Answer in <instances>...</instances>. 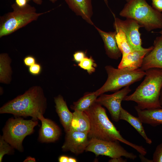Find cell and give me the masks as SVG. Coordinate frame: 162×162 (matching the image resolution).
Listing matches in <instances>:
<instances>
[{
  "mask_svg": "<svg viewBox=\"0 0 162 162\" xmlns=\"http://www.w3.org/2000/svg\"><path fill=\"white\" fill-rule=\"evenodd\" d=\"M56 111L65 132L70 130L73 117L63 97L59 95L54 98Z\"/></svg>",
  "mask_w": 162,
  "mask_h": 162,
  "instance_id": "obj_17",
  "label": "cell"
},
{
  "mask_svg": "<svg viewBox=\"0 0 162 162\" xmlns=\"http://www.w3.org/2000/svg\"><path fill=\"white\" fill-rule=\"evenodd\" d=\"M69 7L77 15L88 23L94 26L91 20L93 9L91 0H64Z\"/></svg>",
  "mask_w": 162,
  "mask_h": 162,
  "instance_id": "obj_15",
  "label": "cell"
},
{
  "mask_svg": "<svg viewBox=\"0 0 162 162\" xmlns=\"http://www.w3.org/2000/svg\"><path fill=\"white\" fill-rule=\"evenodd\" d=\"M158 33H160L161 34H162V30L160 31V32H158Z\"/></svg>",
  "mask_w": 162,
  "mask_h": 162,
  "instance_id": "obj_41",
  "label": "cell"
},
{
  "mask_svg": "<svg viewBox=\"0 0 162 162\" xmlns=\"http://www.w3.org/2000/svg\"><path fill=\"white\" fill-rule=\"evenodd\" d=\"M90 128V122L87 114L84 112L74 111L69 130L88 133Z\"/></svg>",
  "mask_w": 162,
  "mask_h": 162,
  "instance_id": "obj_20",
  "label": "cell"
},
{
  "mask_svg": "<svg viewBox=\"0 0 162 162\" xmlns=\"http://www.w3.org/2000/svg\"><path fill=\"white\" fill-rule=\"evenodd\" d=\"M47 106L43 88L34 86L4 104L0 108V113L11 114L17 117L31 116L37 120L45 113Z\"/></svg>",
  "mask_w": 162,
  "mask_h": 162,
  "instance_id": "obj_1",
  "label": "cell"
},
{
  "mask_svg": "<svg viewBox=\"0 0 162 162\" xmlns=\"http://www.w3.org/2000/svg\"><path fill=\"white\" fill-rule=\"evenodd\" d=\"M152 7L160 12L162 11V0H154L152 3Z\"/></svg>",
  "mask_w": 162,
  "mask_h": 162,
  "instance_id": "obj_30",
  "label": "cell"
},
{
  "mask_svg": "<svg viewBox=\"0 0 162 162\" xmlns=\"http://www.w3.org/2000/svg\"><path fill=\"white\" fill-rule=\"evenodd\" d=\"M14 148L5 141L2 136L0 137V162L2 161L3 156L5 154H13Z\"/></svg>",
  "mask_w": 162,
  "mask_h": 162,
  "instance_id": "obj_25",
  "label": "cell"
},
{
  "mask_svg": "<svg viewBox=\"0 0 162 162\" xmlns=\"http://www.w3.org/2000/svg\"><path fill=\"white\" fill-rule=\"evenodd\" d=\"M159 100L160 104L162 106V87L160 93Z\"/></svg>",
  "mask_w": 162,
  "mask_h": 162,
  "instance_id": "obj_38",
  "label": "cell"
},
{
  "mask_svg": "<svg viewBox=\"0 0 162 162\" xmlns=\"http://www.w3.org/2000/svg\"><path fill=\"white\" fill-rule=\"evenodd\" d=\"M42 67L40 64L36 63L28 67V70L29 73L33 75H38L41 71Z\"/></svg>",
  "mask_w": 162,
  "mask_h": 162,
  "instance_id": "obj_27",
  "label": "cell"
},
{
  "mask_svg": "<svg viewBox=\"0 0 162 162\" xmlns=\"http://www.w3.org/2000/svg\"><path fill=\"white\" fill-rule=\"evenodd\" d=\"M78 65L81 68L86 70L89 74L94 72L95 68L97 66L96 64L92 57H86L78 64Z\"/></svg>",
  "mask_w": 162,
  "mask_h": 162,
  "instance_id": "obj_24",
  "label": "cell"
},
{
  "mask_svg": "<svg viewBox=\"0 0 162 162\" xmlns=\"http://www.w3.org/2000/svg\"></svg>",
  "mask_w": 162,
  "mask_h": 162,
  "instance_id": "obj_44",
  "label": "cell"
},
{
  "mask_svg": "<svg viewBox=\"0 0 162 162\" xmlns=\"http://www.w3.org/2000/svg\"><path fill=\"white\" fill-rule=\"evenodd\" d=\"M66 133L65 141L62 147L63 151H70L76 155L85 151L89 140L88 132L69 130Z\"/></svg>",
  "mask_w": 162,
  "mask_h": 162,
  "instance_id": "obj_11",
  "label": "cell"
},
{
  "mask_svg": "<svg viewBox=\"0 0 162 162\" xmlns=\"http://www.w3.org/2000/svg\"><path fill=\"white\" fill-rule=\"evenodd\" d=\"M105 68L107 74L104 84L95 92L98 96L108 92L117 91L121 88L130 86L141 80L145 75L146 71L139 68L130 70L126 68H116L107 65Z\"/></svg>",
  "mask_w": 162,
  "mask_h": 162,
  "instance_id": "obj_6",
  "label": "cell"
},
{
  "mask_svg": "<svg viewBox=\"0 0 162 162\" xmlns=\"http://www.w3.org/2000/svg\"><path fill=\"white\" fill-rule=\"evenodd\" d=\"M37 120H25L20 117L10 118L4 127L2 136L4 140L20 152L23 151L22 145L25 138L32 134L38 125Z\"/></svg>",
  "mask_w": 162,
  "mask_h": 162,
  "instance_id": "obj_7",
  "label": "cell"
},
{
  "mask_svg": "<svg viewBox=\"0 0 162 162\" xmlns=\"http://www.w3.org/2000/svg\"><path fill=\"white\" fill-rule=\"evenodd\" d=\"M114 28H118L125 33L128 44L132 51L143 50L139 29L142 27L134 20L127 18L125 20L115 17Z\"/></svg>",
  "mask_w": 162,
  "mask_h": 162,
  "instance_id": "obj_9",
  "label": "cell"
},
{
  "mask_svg": "<svg viewBox=\"0 0 162 162\" xmlns=\"http://www.w3.org/2000/svg\"><path fill=\"white\" fill-rule=\"evenodd\" d=\"M13 11L0 17V38L9 35L49 12L37 13L35 8L27 4L20 7L16 3L11 5Z\"/></svg>",
  "mask_w": 162,
  "mask_h": 162,
  "instance_id": "obj_5",
  "label": "cell"
},
{
  "mask_svg": "<svg viewBox=\"0 0 162 162\" xmlns=\"http://www.w3.org/2000/svg\"><path fill=\"white\" fill-rule=\"evenodd\" d=\"M152 0L153 1V0Z\"/></svg>",
  "mask_w": 162,
  "mask_h": 162,
  "instance_id": "obj_43",
  "label": "cell"
},
{
  "mask_svg": "<svg viewBox=\"0 0 162 162\" xmlns=\"http://www.w3.org/2000/svg\"><path fill=\"white\" fill-rule=\"evenodd\" d=\"M41 122L39 131L38 139L42 142H54L57 140L61 134L59 127L52 120L44 118L43 115L39 118Z\"/></svg>",
  "mask_w": 162,
  "mask_h": 162,
  "instance_id": "obj_13",
  "label": "cell"
},
{
  "mask_svg": "<svg viewBox=\"0 0 162 162\" xmlns=\"http://www.w3.org/2000/svg\"><path fill=\"white\" fill-rule=\"evenodd\" d=\"M27 0H15V3L19 6L23 7L27 4Z\"/></svg>",
  "mask_w": 162,
  "mask_h": 162,
  "instance_id": "obj_32",
  "label": "cell"
},
{
  "mask_svg": "<svg viewBox=\"0 0 162 162\" xmlns=\"http://www.w3.org/2000/svg\"><path fill=\"white\" fill-rule=\"evenodd\" d=\"M24 162H34L36 160L34 158L29 156L27 157L23 161Z\"/></svg>",
  "mask_w": 162,
  "mask_h": 162,
  "instance_id": "obj_35",
  "label": "cell"
},
{
  "mask_svg": "<svg viewBox=\"0 0 162 162\" xmlns=\"http://www.w3.org/2000/svg\"><path fill=\"white\" fill-rule=\"evenodd\" d=\"M106 4L108 6V1L107 0H104Z\"/></svg>",
  "mask_w": 162,
  "mask_h": 162,
  "instance_id": "obj_40",
  "label": "cell"
},
{
  "mask_svg": "<svg viewBox=\"0 0 162 162\" xmlns=\"http://www.w3.org/2000/svg\"><path fill=\"white\" fill-rule=\"evenodd\" d=\"M127 2H129L130 0H125Z\"/></svg>",
  "mask_w": 162,
  "mask_h": 162,
  "instance_id": "obj_42",
  "label": "cell"
},
{
  "mask_svg": "<svg viewBox=\"0 0 162 162\" xmlns=\"http://www.w3.org/2000/svg\"><path fill=\"white\" fill-rule=\"evenodd\" d=\"M68 158L67 156L61 155L58 158V160L59 162H68Z\"/></svg>",
  "mask_w": 162,
  "mask_h": 162,
  "instance_id": "obj_33",
  "label": "cell"
},
{
  "mask_svg": "<svg viewBox=\"0 0 162 162\" xmlns=\"http://www.w3.org/2000/svg\"><path fill=\"white\" fill-rule=\"evenodd\" d=\"M49 0L52 3H55L57 1V0Z\"/></svg>",
  "mask_w": 162,
  "mask_h": 162,
  "instance_id": "obj_39",
  "label": "cell"
},
{
  "mask_svg": "<svg viewBox=\"0 0 162 162\" xmlns=\"http://www.w3.org/2000/svg\"><path fill=\"white\" fill-rule=\"evenodd\" d=\"M153 162H162V142L156 147L153 153Z\"/></svg>",
  "mask_w": 162,
  "mask_h": 162,
  "instance_id": "obj_26",
  "label": "cell"
},
{
  "mask_svg": "<svg viewBox=\"0 0 162 162\" xmlns=\"http://www.w3.org/2000/svg\"><path fill=\"white\" fill-rule=\"evenodd\" d=\"M131 91L129 86H127L112 94H101L97 98L95 102L105 107L110 114L112 119L117 122L120 120L122 102Z\"/></svg>",
  "mask_w": 162,
  "mask_h": 162,
  "instance_id": "obj_10",
  "label": "cell"
},
{
  "mask_svg": "<svg viewBox=\"0 0 162 162\" xmlns=\"http://www.w3.org/2000/svg\"><path fill=\"white\" fill-rule=\"evenodd\" d=\"M135 109L142 123L153 127L162 125V108L141 110L136 106Z\"/></svg>",
  "mask_w": 162,
  "mask_h": 162,
  "instance_id": "obj_18",
  "label": "cell"
},
{
  "mask_svg": "<svg viewBox=\"0 0 162 162\" xmlns=\"http://www.w3.org/2000/svg\"><path fill=\"white\" fill-rule=\"evenodd\" d=\"M85 151L91 152L96 156L99 155L109 157L111 158L122 157L134 160L137 156L129 152L120 144L119 141H108L95 138L89 139Z\"/></svg>",
  "mask_w": 162,
  "mask_h": 162,
  "instance_id": "obj_8",
  "label": "cell"
},
{
  "mask_svg": "<svg viewBox=\"0 0 162 162\" xmlns=\"http://www.w3.org/2000/svg\"><path fill=\"white\" fill-rule=\"evenodd\" d=\"M127 160L126 159H123L121 157L116 158H111L109 160L110 162H126Z\"/></svg>",
  "mask_w": 162,
  "mask_h": 162,
  "instance_id": "obj_31",
  "label": "cell"
},
{
  "mask_svg": "<svg viewBox=\"0 0 162 162\" xmlns=\"http://www.w3.org/2000/svg\"><path fill=\"white\" fill-rule=\"evenodd\" d=\"M139 157L141 161L142 162H153L152 160H150L147 158H146L144 157V155L140 154H139Z\"/></svg>",
  "mask_w": 162,
  "mask_h": 162,
  "instance_id": "obj_34",
  "label": "cell"
},
{
  "mask_svg": "<svg viewBox=\"0 0 162 162\" xmlns=\"http://www.w3.org/2000/svg\"><path fill=\"white\" fill-rule=\"evenodd\" d=\"M120 120H124L131 125L145 140L146 143L151 144L152 140L147 136L142 125V123L138 118L131 115L122 106L120 115Z\"/></svg>",
  "mask_w": 162,
  "mask_h": 162,
  "instance_id": "obj_19",
  "label": "cell"
},
{
  "mask_svg": "<svg viewBox=\"0 0 162 162\" xmlns=\"http://www.w3.org/2000/svg\"><path fill=\"white\" fill-rule=\"evenodd\" d=\"M23 61L24 65L28 67L36 63L35 58L33 56L31 55L25 57Z\"/></svg>",
  "mask_w": 162,
  "mask_h": 162,
  "instance_id": "obj_29",
  "label": "cell"
},
{
  "mask_svg": "<svg viewBox=\"0 0 162 162\" xmlns=\"http://www.w3.org/2000/svg\"><path fill=\"white\" fill-rule=\"evenodd\" d=\"M101 36L104 44L106 53L110 58L118 59L122 54L117 43L115 31L114 32H106L101 30L94 26Z\"/></svg>",
  "mask_w": 162,
  "mask_h": 162,
  "instance_id": "obj_16",
  "label": "cell"
},
{
  "mask_svg": "<svg viewBox=\"0 0 162 162\" xmlns=\"http://www.w3.org/2000/svg\"><path fill=\"white\" fill-rule=\"evenodd\" d=\"M87 115L90 123L88 133L89 139L95 138L108 141H118L135 149L143 155L147 153L142 146L133 143L124 138L114 124L109 119L105 109L95 102L84 111Z\"/></svg>",
  "mask_w": 162,
  "mask_h": 162,
  "instance_id": "obj_2",
  "label": "cell"
},
{
  "mask_svg": "<svg viewBox=\"0 0 162 162\" xmlns=\"http://www.w3.org/2000/svg\"><path fill=\"white\" fill-rule=\"evenodd\" d=\"M144 80L131 94L123 101H133L141 110L162 108L159 100L162 87V69L152 68L145 71Z\"/></svg>",
  "mask_w": 162,
  "mask_h": 162,
  "instance_id": "obj_3",
  "label": "cell"
},
{
  "mask_svg": "<svg viewBox=\"0 0 162 162\" xmlns=\"http://www.w3.org/2000/svg\"><path fill=\"white\" fill-rule=\"evenodd\" d=\"M33 2L36 4H41L42 3V0H33Z\"/></svg>",
  "mask_w": 162,
  "mask_h": 162,
  "instance_id": "obj_37",
  "label": "cell"
},
{
  "mask_svg": "<svg viewBox=\"0 0 162 162\" xmlns=\"http://www.w3.org/2000/svg\"><path fill=\"white\" fill-rule=\"evenodd\" d=\"M86 57L85 52L82 51L75 52L73 55L74 60L78 63Z\"/></svg>",
  "mask_w": 162,
  "mask_h": 162,
  "instance_id": "obj_28",
  "label": "cell"
},
{
  "mask_svg": "<svg viewBox=\"0 0 162 162\" xmlns=\"http://www.w3.org/2000/svg\"><path fill=\"white\" fill-rule=\"evenodd\" d=\"M11 59L8 54H0V82L4 84L10 83L12 80V71L10 66Z\"/></svg>",
  "mask_w": 162,
  "mask_h": 162,
  "instance_id": "obj_21",
  "label": "cell"
},
{
  "mask_svg": "<svg viewBox=\"0 0 162 162\" xmlns=\"http://www.w3.org/2000/svg\"><path fill=\"white\" fill-rule=\"evenodd\" d=\"M116 32V39L118 46L120 50L122 57L132 51L130 47L124 32L118 28H114Z\"/></svg>",
  "mask_w": 162,
  "mask_h": 162,
  "instance_id": "obj_23",
  "label": "cell"
},
{
  "mask_svg": "<svg viewBox=\"0 0 162 162\" xmlns=\"http://www.w3.org/2000/svg\"><path fill=\"white\" fill-rule=\"evenodd\" d=\"M154 40L152 49L145 56L140 68L143 71L152 68L162 69V34Z\"/></svg>",
  "mask_w": 162,
  "mask_h": 162,
  "instance_id": "obj_12",
  "label": "cell"
},
{
  "mask_svg": "<svg viewBox=\"0 0 162 162\" xmlns=\"http://www.w3.org/2000/svg\"><path fill=\"white\" fill-rule=\"evenodd\" d=\"M77 162V160L76 158L72 157H69L68 162Z\"/></svg>",
  "mask_w": 162,
  "mask_h": 162,
  "instance_id": "obj_36",
  "label": "cell"
},
{
  "mask_svg": "<svg viewBox=\"0 0 162 162\" xmlns=\"http://www.w3.org/2000/svg\"><path fill=\"white\" fill-rule=\"evenodd\" d=\"M153 48L152 46L143 50L133 51L122 57L118 68H126L130 70L140 68L145 56Z\"/></svg>",
  "mask_w": 162,
  "mask_h": 162,
  "instance_id": "obj_14",
  "label": "cell"
},
{
  "mask_svg": "<svg viewBox=\"0 0 162 162\" xmlns=\"http://www.w3.org/2000/svg\"><path fill=\"white\" fill-rule=\"evenodd\" d=\"M97 97L95 92L86 93L77 101L74 102L70 108L74 111L84 112L95 102Z\"/></svg>",
  "mask_w": 162,
  "mask_h": 162,
  "instance_id": "obj_22",
  "label": "cell"
},
{
  "mask_svg": "<svg viewBox=\"0 0 162 162\" xmlns=\"http://www.w3.org/2000/svg\"><path fill=\"white\" fill-rule=\"evenodd\" d=\"M119 15L135 20L148 31L162 29V14L148 4L146 0H130L125 5Z\"/></svg>",
  "mask_w": 162,
  "mask_h": 162,
  "instance_id": "obj_4",
  "label": "cell"
}]
</instances>
